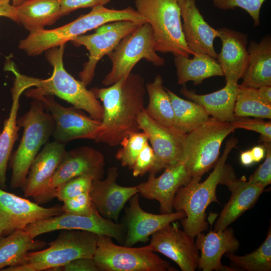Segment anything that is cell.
Returning a JSON list of instances; mask_svg holds the SVG:
<instances>
[{
    "instance_id": "6da1fadb",
    "label": "cell",
    "mask_w": 271,
    "mask_h": 271,
    "mask_svg": "<svg viewBox=\"0 0 271 271\" xmlns=\"http://www.w3.org/2000/svg\"><path fill=\"white\" fill-rule=\"evenodd\" d=\"M90 90L100 100L103 107L95 142L115 146L128 134L141 130L138 118L145 109L146 92L142 76L131 73L112 85Z\"/></svg>"
},
{
    "instance_id": "7a4b0ae2",
    "label": "cell",
    "mask_w": 271,
    "mask_h": 271,
    "mask_svg": "<svg viewBox=\"0 0 271 271\" xmlns=\"http://www.w3.org/2000/svg\"><path fill=\"white\" fill-rule=\"evenodd\" d=\"M64 48L63 45L46 51V59L53 69L48 78L42 79L21 74L12 66H9L8 70L13 72L15 79L25 88V94L28 97L34 99L41 96H56L86 111L92 118L101 121L103 115L101 102L80 80L76 79L65 70Z\"/></svg>"
},
{
    "instance_id": "3957f363",
    "label": "cell",
    "mask_w": 271,
    "mask_h": 271,
    "mask_svg": "<svg viewBox=\"0 0 271 271\" xmlns=\"http://www.w3.org/2000/svg\"><path fill=\"white\" fill-rule=\"evenodd\" d=\"M120 20L146 22L136 9L130 7L115 10L104 6H97L61 27L30 32L26 38L20 41L19 48L29 56L39 55L51 48L65 45L75 37L103 24Z\"/></svg>"
},
{
    "instance_id": "277c9868",
    "label": "cell",
    "mask_w": 271,
    "mask_h": 271,
    "mask_svg": "<svg viewBox=\"0 0 271 271\" xmlns=\"http://www.w3.org/2000/svg\"><path fill=\"white\" fill-rule=\"evenodd\" d=\"M237 143V139L233 137L226 142L221 157L205 180L200 183L201 177H193L188 184L181 187L176 193L173 208L185 213L186 216L180 220L183 230L193 238L208 228L206 209L212 202H218L216 188L220 184L229 154Z\"/></svg>"
},
{
    "instance_id": "5b68a950",
    "label": "cell",
    "mask_w": 271,
    "mask_h": 271,
    "mask_svg": "<svg viewBox=\"0 0 271 271\" xmlns=\"http://www.w3.org/2000/svg\"><path fill=\"white\" fill-rule=\"evenodd\" d=\"M41 101L34 99L29 110L17 119L23 128V133L16 150L9 163L12 170L10 182L12 189L22 188L30 168L41 147L52 136L55 122L53 116L45 111Z\"/></svg>"
},
{
    "instance_id": "8992f818",
    "label": "cell",
    "mask_w": 271,
    "mask_h": 271,
    "mask_svg": "<svg viewBox=\"0 0 271 271\" xmlns=\"http://www.w3.org/2000/svg\"><path fill=\"white\" fill-rule=\"evenodd\" d=\"M97 235L80 230H62L46 249L30 251L12 271L62 270V266L75 259L93 258Z\"/></svg>"
},
{
    "instance_id": "52a82bcc",
    "label": "cell",
    "mask_w": 271,
    "mask_h": 271,
    "mask_svg": "<svg viewBox=\"0 0 271 271\" xmlns=\"http://www.w3.org/2000/svg\"><path fill=\"white\" fill-rule=\"evenodd\" d=\"M134 4L137 11L151 26L156 52L174 56L195 54L184 40L178 0H135Z\"/></svg>"
},
{
    "instance_id": "ba28073f",
    "label": "cell",
    "mask_w": 271,
    "mask_h": 271,
    "mask_svg": "<svg viewBox=\"0 0 271 271\" xmlns=\"http://www.w3.org/2000/svg\"><path fill=\"white\" fill-rule=\"evenodd\" d=\"M236 128L230 123L212 117L186 133L183 144V160L193 177L202 176L218 160L221 145Z\"/></svg>"
},
{
    "instance_id": "9c48e42d",
    "label": "cell",
    "mask_w": 271,
    "mask_h": 271,
    "mask_svg": "<svg viewBox=\"0 0 271 271\" xmlns=\"http://www.w3.org/2000/svg\"><path fill=\"white\" fill-rule=\"evenodd\" d=\"M107 56L112 66L102 81V84L105 86L127 77L142 59H145L156 67H163L166 63L165 59L159 56L155 49L153 31L147 22L124 37Z\"/></svg>"
},
{
    "instance_id": "30bf717a",
    "label": "cell",
    "mask_w": 271,
    "mask_h": 271,
    "mask_svg": "<svg viewBox=\"0 0 271 271\" xmlns=\"http://www.w3.org/2000/svg\"><path fill=\"white\" fill-rule=\"evenodd\" d=\"M93 258L99 271L176 270L150 244L141 247L117 245L106 235H97Z\"/></svg>"
},
{
    "instance_id": "8fae6325",
    "label": "cell",
    "mask_w": 271,
    "mask_h": 271,
    "mask_svg": "<svg viewBox=\"0 0 271 271\" xmlns=\"http://www.w3.org/2000/svg\"><path fill=\"white\" fill-rule=\"evenodd\" d=\"M143 23L120 20L103 24L90 35H82L70 42L76 46H84L89 52V59L79 73L80 80L86 86L93 80L98 62L111 52L119 42Z\"/></svg>"
},
{
    "instance_id": "7c38bea8",
    "label": "cell",
    "mask_w": 271,
    "mask_h": 271,
    "mask_svg": "<svg viewBox=\"0 0 271 271\" xmlns=\"http://www.w3.org/2000/svg\"><path fill=\"white\" fill-rule=\"evenodd\" d=\"M23 229L33 238L57 230H80L98 235H106L122 243L124 242L126 235V229L123 225L104 218L96 209L89 216L64 212L29 224Z\"/></svg>"
},
{
    "instance_id": "4fadbf2b",
    "label": "cell",
    "mask_w": 271,
    "mask_h": 271,
    "mask_svg": "<svg viewBox=\"0 0 271 271\" xmlns=\"http://www.w3.org/2000/svg\"><path fill=\"white\" fill-rule=\"evenodd\" d=\"M34 99L40 100L45 110L53 117L55 126L52 136L54 141L65 144L77 139L96 140L101 121L87 116L82 110L73 106L61 105L53 96H41Z\"/></svg>"
},
{
    "instance_id": "5bb4252c",
    "label": "cell",
    "mask_w": 271,
    "mask_h": 271,
    "mask_svg": "<svg viewBox=\"0 0 271 271\" xmlns=\"http://www.w3.org/2000/svg\"><path fill=\"white\" fill-rule=\"evenodd\" d=\"M138 122L140 129L146 134L155 155V164L150 173L156 174L182 160L186 133L174 126H167L159 123L149 116L145 110L140 113Z\"/></svg>"
},
{
    "instance_id": "9a60e30c",
    "label": "cell",
    "mask_w": 271,
    "mask_h": 271,
    "mask_svg": "<svg viewBox=\"0 0 271 271\" xmlns=\"http://www.w3.org/2000/svg\"><path fill=\"white\" fill-rule=\"evenodd\" d=\"M66 151L64 144L53 141L45 144L34 160L22 187L25 197H32L38 204L52 199V179Z\"/></svg>"
},
{
    "instance_id": "2e32d148",
    "label": "cell",
    "mask_w": 271,
    "mask_h": 271,
    "mask_svg": "<svg viewBox=\"0 0 271 271\" xmlns=\"http://www.w3.org/2000/svg\"><path fill=\"white\" fill-rule=\"evenodd\" d=\"M193 237L172 222L152 235L150 245L174 261L182 271H194L198 268L200 253Z\"/></svg>"
},
{
    "instance_id": "e0dca14e",
    "label": "cell",
    "mask_w": 271,
    "mask_h": 271,
    "mask_svg": "<svg viewBox=\"0 0 271 271\" xmlns=\"http://www.w3.org/2000/svg\"><path fill=\"white\" fill-rule=\"evenodd\" d=\"M220 184L226 186L231 195L215 223L214 230L226 228L245 211L253 207L265 188L249 183L244 177L237 178L232 167L226 164Z\"/></svg>"
},
{
    "instance_id": "ac0fdd59",
    "label": "cell",
    "mask_w": 271,
    "mask_h": 271,
    "mask_svg": "<svg viewBox=\"0 0 271 271\" xmlns=\"http://www.w3.org/2000/svg\"><path fill=\"white\" fill-rule=\"evenodd\" d=\"M192 177L184 162L167 167L159 177L150 173L146 182L137 185L138 193L144 198L156 200L160 204L161 214L173 211V201L178 190L188 184Z\"/></svg>"
},
{
    "instance_id": "d6986e66",
    "label": "cell",
    "mask_w": 271,
    "mask_h": 271,
    "mask_svg": "<svg viewBox=\"0 0 271 271\" xmlns=\"http://www.w3.org/2000/svg\"><path fill=\"white\" fill-rule=\"evenodd\" d=\"M105 165L103 155L92 147L83 146L66 151L52 179V199L59 185L75 177L89 175L94 179H103Z\"/></svg>"
},
{
    "instance_id": "ffe728a7",
    "label": "cell",
    "mask_w": 271,
    "mask_h": 271,
    "mask_svg": "<svg viewBox=\"0 0 271 271\" xmlns=\"http://www.w3.org/2000/svg\"><path fill=\"white\" fill-rule=\"evenodd\" d=\"M117 168L107 170L104 179H93L89 195L96 209L105 218L117 222L126 203L138 193L137 186L124 187L118 185Z\"/></svg>"
},
{
    "instance_id": "44dd1931",
    "label": "cell",
    "mask_w": 271,
    "mask_h": 271,
    "mask_svg": "<svg viewBox=\"0 0 271 271\" xmlns=\"http://www.w3.org/2000/svg\"><path fill=\"white\" fill-rule=\"evenodd\" d=\"M186 216L182 211L155 214L144 210L137 193L129 200L125 211L126 235L124 246H132L138 242H146L149 237L167 224Z\"/></svg>"
},
{
    "instance_id": "7402d4cb",
    "label": "cell",
    "mask_w": 271,
    "mask_h": 271,
    "mask_svg": "<svg viewBox=\"0 0 271 271\" xmlns=\"http://www.w3.org/2000/svg\"><path fill=\"white\" fill-rule=\"evenodd\" d=\"M182 32L188 48L194 53H204L216 59L217 53L214 41L218 32L205 20L196 4V0H178Z\"/></svg>"
},
{
    "instance_id": "603a6c76",
    "label": "cell",
    "mask_w": 271,
    "mask_h": 271,
    "mask_svg": "<svg viewBox=\"0 0 271 271\" xmlns=\"http://www.w3.org/2000/svg\"><path fill=\"white\" fill-rule=\"evenodd\" d=\"M63 213L62 206L44 207L0 187V221L8 223L12 231Z\"/></svg>"
},
{
    "instance_id": "cb8c5ba5",
    "label": "cell",
    "mask_w": 271,
    "mask_h": 271,
    "mask_svg": "<svg viewBox=\"0 0 271 271\" xmlns=\"http://www.w3.org/2000/svg\"><path fill=\"white\" fill-rule=\"evenodd\" d=\"M222 47L217 54L218 61L226 82L238 84L243 78L249 63L248 36L227 28L217 29Z\"/></svg>"
},
{
    "instance_id": "d4e9b609",
    "label": "cell",
    "mask_w": 271,
    "mask_h": 271,
    "mask_svg": "<svg viewBox=\"0 0 271 271\" xmlns=\"http://www.w3.org/2000/svg\"><path fill=\"white\" fill-rule=\"evenodd\" d=\"M196 237L195 243L201 252L198 269L203 271H236L232 266L224 265L221 262L223 255L235 253L240 245L232 228L210 230L207 234L201 232Z\"/></svg>"
},
{
    "instance_id": "484cf974",
    "label": "cell",
    "mask_w": 271,
    "mask_h": 271,
    "mask_svg": "<svg viewBox=\"0 0 271 271\" xmlns=\"http://www.w3.org/2000/svg\"><path fill=\"white\" fill-rule=\"evenodd\" d=\"M238 85L226 82L221 89L208 94H198L188 90L184 84L180 93L187 99L202 106L209 116L220 121L230 123L237 117L234 114V106Z\"/></svg>"
},
{
    "instance_id": "4316f807",
    "label": "cell",
    "mask_w": 271,
    "mask_h": 271,
    "mask_svg": "<svg viewBox=\"0 0 271 271\" xmlns=\"http://www.w3.org/2000/svg\"><path fill=\"white\" fill-rule=\"evenodd\" d=\"M249 63L241 85L258 88L271 86V37L267 35L259 42L251 41L247 48Z\"/></svg>"
},
{
    "instance_id": "83f0119b",
    "label": "cell",
    "mask_w": 271,
    "mask_h": 271,
    "mask_svg": "<svg viewBox=\"0 0 271 271\" xmlns=\"http://www.w3.org/2000/svg\"><path fill=\"white\" fill-rule=\"evenodd\" d=\"M174 61L179 85L192 81L194 85H197L210 77L223 76L217 59L206 54L195 53L192 58L178 55L175 56Z\"/></svg>"
},
{
    "instance_id": "f1b7e54d",
    "label": "cell",
    "mask_w": 271,
    "mask_h": 271,
    "mask_svg": "<svg viewBox=\"0 0 271 271\" xmlns=\"http://www.w3.org/2000/svg\"><path fill=\"white\" fill-rule=\"evenodd\" d=\"M15 7L17 23L30 32L43 30L62 17L58 0H26Z\"/></svg>"
},
{
    "instance_id": "f546056e",
    "label": "cell",
    "mask_w": 271,
    "mask_h": 271,
    "mask_svg": "<svg viewBox=\"0 0 271 271\" xmlns=\"http://www.w3.org/2000/svg\"><path fill=\"white\" fill-rule=\"evenodd\" d=\"M12 104L8 117L4 122L0 133V187L3 189L6 186V172L13 147L19 137L20 127L17 124V116L20 107V97L24 89L14 82L11 89Z\"/></svg>"
},
{
    "instance_id": "4dcf8cb0",
    "label": "cell",
    "mask_w": 271,
    "mask_h": 271,
    "mask_svg": "<svg viewBox=\"0 0 271 271\" xmlns=\"http://www.w3.org/2000/svg\"><path fill=\"white\" fill-rule=\"evenodd\" d=\"M46 243L35 240L24 229H16L0 238V270L21 263L31 250L44 248Z\"/></svg>"
},
{
    "instance_id": "1f68e13d",
    "label": "cell",
    "mask_w": 271,
    "mask_h": 271,
    "mask_svg": "<svg viewBox=\"0 0 271 271\" xmlns=\"http://www.w3.org/2000/svg\"><path fill=\"white\" fill-rule=\"evenodd\" d=\"M163 80L157 75L153 81L146 84L149 103L145 111L153 119L167 126H173L174 114L170 96L163 85Z\"/></svg>"
},
{
    "instance_id": "d6a6232c",
    "label": "cell",
    "mask_w": 271,
    "mask_h": 271,
    "mask_svg": "<svg viewBox=\"0 0 271 271\" xmlns=\"http://www.w3.org/2000/svg\"><path fill=\"white\" fill-rule=\"evenodd\" d=\"M172 103L174 114V126L188 133L205 122L210 117L204 108L191 100L184 99L166 88Z\"/></svg>"
},
{
    "instance_id": "836d02e7",
    "label": "cell",
    "mask_w": 271,
    "mask_h": 271,
    "mask_svg": "<svg viewBox=\"0 0 271 271\" xmlns=\"http://www.w3.org/2000/svg\"><path fill=\"white\" fill-rule=\"evenodd\" d=\"M225 255L230 260L231 266L236 271H270V227L265 239L254 251L245 255H237L234 253H227Z\"/></svg>"
},
{
    "instance_id": "e575fe53",
    "label": "cell",
    "mask_w": 271,
    "mask_h": 271,
    "mask_svg": "<svg viewBox=\"0 0 271 271\" xmlns=\"http://www.w3.org/2000/svg\"><path fill=\"white\" fill-rule=\"evenodd\" d=\"M237 117H253L271 119V105L264 103L259 96L257 88L238 85L234 106Z\"/></svg>"
},
{
    "instance_id": "d590c367",
    "label": "cell",
    "mask_w": 271,
    "mask_h": 271,
    "mask_svg": "<svg viewBox=\"0 0 271 271\" xmlns=\"http://www.w3.org/2000/svg\"><path fill=\"white\" fill-rule=\"evenodd\" d=\"M148 142L147 137L143 131L130 133L121 140L120 143L121 148L115 157L120 161L122 166L131 170L137 158Z\"/></svg>"
},
{
    "instance_id": "8d00e7d4",
    "label": "cell",
    "mask_w": 271,
    "mask_h": 271,
    "mask_svg": "<svg viewBox=\"0 0 271 271\" xmlns=\"http://www.w3.org/2000/svg\"><path fill=\"white\" fill-rule=\"evenodd\" d=\"M93 179L89 175H82L72 178L55 189L54 197L63 202L66 199L89 192Z\"/></svg>"
},
{
    "instance_id": "74e56055",
    "label": "cell",
    "mask_w": 271,
    "mask_h": 271,
    "mask_svg": "<svg viewBox=\"0 0 271 271\" xmlns=\"http://www.w3.org/2000/svg\"><path fill=\"white\" fill-rule=\"evenodd\" d=\"M266 0H212L216 8L227 11L240 8L245 11L251 17L254 27L260 25V13L261 7Z\"/></svg>"
},
{
    "instance_id": "f35d334b",
    "label": "cell",
    "mask_w": 271,
    "mask_h": 271,
    "mask_svg": "<svg viewBox=\"0 0 271 271\" xmlns=\"http://www.w3.org/2000/svg\"><path fill=\"white\" fill-rule=\"evenodd\" d=\"M63 202L64 212L69 214L89 216L96 210L89 192L66 199Z\"/></svg>"
},
{
    "instance_id": "ab89813d",
    "label": "cell",
    "mask_w": 271,
    "mask_h": 271,
    "mask_svg": "<svg viewBox=\"0 0 271 271\" xmlns=\"http://www.w3.org/2000/svg\"><path fill=\"white\" fill-rule=\"evenodd\" d=\"M235 128L252 130L260 134L264 142H271V122L261 118H250L248 117H237L230 122Z\"/></svg>"
},
{
    "instance_id": "60d3db41",
    "label": "cell",
    "mask_w": 271,
    "mask_h": 271,
    "mask_svg": "<svg viewBox=\"0 0 271 271\" xmlns=\"http://www.w3.org/2000/svg\"><path fill=\"white\" fill-rule=\"evenodd\" d=\"M156 157L153 149L148 142L142 149L131 168L132 175L142 176L147 172L151 173L155 164Z\"/></svg>"
},
{
    "instance_id": "b9f144b4",
    "label": "cell",
    "mask_w": 271,
    "mask_h": 271,
    "mask_svg": "<svg viewBox=\"0 0 271 271\" xmlns=\"http://www.w3.org/2000/svg\"><path fill=\"white\" fill-rule=\"evenodd\" d=\"M265 158L254 172L250 176L248 182L265 187L271 183V144L264 142Z\"/></svg>"
},
{
    "instance_id": "7bdbcfd3",
    "label": "cell",
    "mask_w": 271,
    "mask_h": 271,
    "mask_svg": "<svg viewBox=\"0 0 271 271\" xmlns=\"http://www.w3.org/2000/svg\"><path fill=\"white\" fill-rule=\"evenodd\" d=\"M62 17L81 8H93L104 6L111 0H58Z\"/></svg>"
},
{
    "instance_id": "ee69618b",
    "label": "cell",
    "mask_w": 271,
    "mask_h": 271,
    "mask_svg": "<svg viewBox=\"0 0 271 271\" xmlns=\"http://www.w3.org/2000/svg\"><path fill=\"white\" fill-rule=\"evenodd\" d=\"M64 271H99L93 258L81 257L62 266Z\"/></svg>"
},
{
    "instance_id": "f6af8a7d",
    "label": "cell",
    "mask_w": 271,
    "mask_h": 271,
    "mask_svg": "<svg viewBox=\"0 0 271 271\" xmlns=\"http://www.w3.org/2000/svg\"><path fill=\"white\" fill-rule=\"evenodd\" d=\"M0 17H7L17 22L16 7L11 4L10 0H0Z\"/></svg>"
},
{
    "instance_id": "bcb514c9",
    "label": "cell",
    "mask_w": 271,
    "mask_h": 271,
    "mask_svg": "<svg viewBox=\"0 0 271 271\" xmlns=\"http://www.w3.org/2000/svg\"><path fill=\"white\" fill-rule=\"evenodd\" d=\"M257 89L261 100L264 103L271 105V86L263 85Z\"/></svg>"
},
{
    "instance_id": "7dc6e473",
    "label": "cell",
    "mask_w": 271,
    "mask_h": 271,
    "mask_svg": "<svg viewBox=\"0 0 271 271\" xmlns=\"http://www.w3.org/2000/svg\"><path fill=\"white\" fill-rule=\"evenodd\" d=\"M254 162H260L265 156L266 150L264 146H256L250 150Z\"/></svg>"
},
{
    "instance_id": "c3c4849f",
    "label": "cell",
    "mask_w": 271,
    "mask_h": 271,
    "mask_svg": "<svg viewBox=\"0 0 271 271\" xmlns=\"http://www.w3.org/2000/svg\"><path fill=\"white\" fill-rule=\"evenodd\" d=\"M240 162L245 166L251 165L253 162V159L250 150L242 152L240 156Z\"/></svg>"
},
{
    "instance_id": "681fc988",
    "label": "cell",
    "mask_w": 271,
    "mask_h": 271,
    "mask_svg": "<svg viewBox=\"0 0 271 271\" xmlns=\"http://www.w3.org/2000/svg\"><path fill=\"white\" fill-rule=\"evenodd\" d=\"M9 225L4 221H0V236L5 232L11 231Z\"/></svg>"
},
{
    "instance_id": "f907efd6",
    "label": "cell",
    "mask_w": 271,
    "mask_h": 271,
    "mask_svg": "<svg viewBox=\"0 0 271 271\" xmlns=\"http://www.w3.org/2000/svg\"><path fill=\"white\" fill-rule=\"evenodd\" d=\"M12 2V5L14 7H17L26 0H11Z\"/></svg>"
},
{
    "instance_id": "816d5d0a",
    "label": "cell",
    "mask_w": 271,
    "mask_h": 271,
    "mask_svg": "<svg viewBox=\"0 0 271 271\" xmlns=\"http://www.w3.org/2000/svg\"><path fill=\"white\" fill-rule=\"evenodd\" d=\"M1 128H0V133H1Z\"/></svg>"
}]
</instances>
